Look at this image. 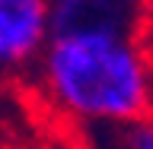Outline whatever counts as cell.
<instances>
[{"instance_id": "6da1fadb", "label": "cell", "mask_w": 153, "mask_h": 149, "mask_svg": "<svg viewBox=\"0 0 153 149\" xmlns=\"http://www.w3.org/2000/svg\"><path fill=\"white\" fill-rule=\"evenodd\" d=\"M32 86L57 117L96 133L153 114V57L131 22H57Z\"/></svg>"}, {"instance_id": "7a4b0ae2", "label": "cell", "mask_w": 153, "mask_h": 149, "mask_svg": "<svg viewBox=\"0 0 153 149\" xmlns=\"http://www.w3.org/2000/svg\"><path fill=\"white\" fill-rule=\"evenodd\" d=\"M54 35V0H0V83L29 79Z\"/></svg>"}, {"instance_id": "3957f363", "label": "cell", "mask_w": 153, "mask_h": 149, "mask_svg": "<svg viewBox=\"0 0 153 149\" xmlns=\"http://www.w3.org/2000/svg\"><path fill=\"white\" fill-rule=\"evenodd\" d=\"M150 0H54V26L74 19H115L134 22Z\"/></svg>"}, {"instance_id": "277c9868", "label": "cell", "mask_w": 153, "mask_h": 149, "mask_svg": "<svg viewBox=\"0 0 153 149\" xmlns=\"http://www.w3.org/2000/svg\"><path fill=\"white\" fill-rule=\"evenodd\" d=\"M99 149H153V114L99 133Z\"/></svg>"}]
</instances>
